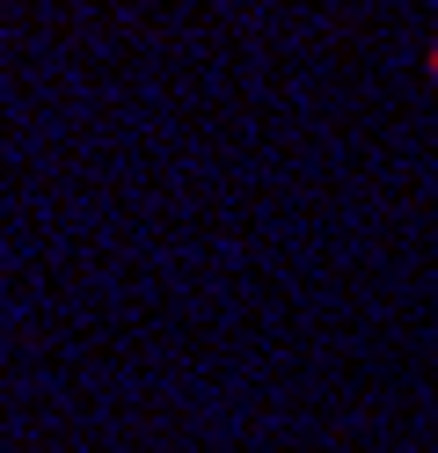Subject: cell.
Listing matches in <instances>:
<instances>
[{
	"label": "cell",
	"mask_w": 438,
	"mask_h": 453,
	"mask_svg": "<svg viewBox=\"0 0 438 453\" xmlns=\"http://www.w3.org/2000/svg\"><path fill=\"white\" fill-rule=\"evenodd\" d=\"M424 81H438V37H431V51H424Z\"/></svg>",
	"instance_id": "cell-1"
}]
</instances>
